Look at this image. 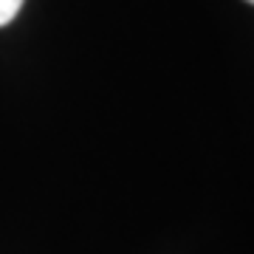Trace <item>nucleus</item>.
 Segmentation results:
<instances>
[{"label": "nucleus", "instance_id": "f03ea898", "mask_svg": "<svg viewBox=\"0 0 254 254\" xmlns=\"http://www.w3.org/2000/svg\"><path fill=\"white\" fill-rule=\"evenodd\" d=\"M246 3H252V6H254V0H246Z\"/></svg>", "mask_w": 254, "mask_h": 254}, {"label": "nucleus", "instance_id": "f257e3e1", "mask_svg": "<svg viewBox=\"0 0 254 254\" xmlns=\"http://www.w3.org/2000/svg\"><path fill=\"white\" fill-rule=\"evenodd\" d=\"M23 9V0H0V28L9 26L17 17V11Z\"/></svg>", "mask_w": 254, "mask_h": 254}]
</instances>
